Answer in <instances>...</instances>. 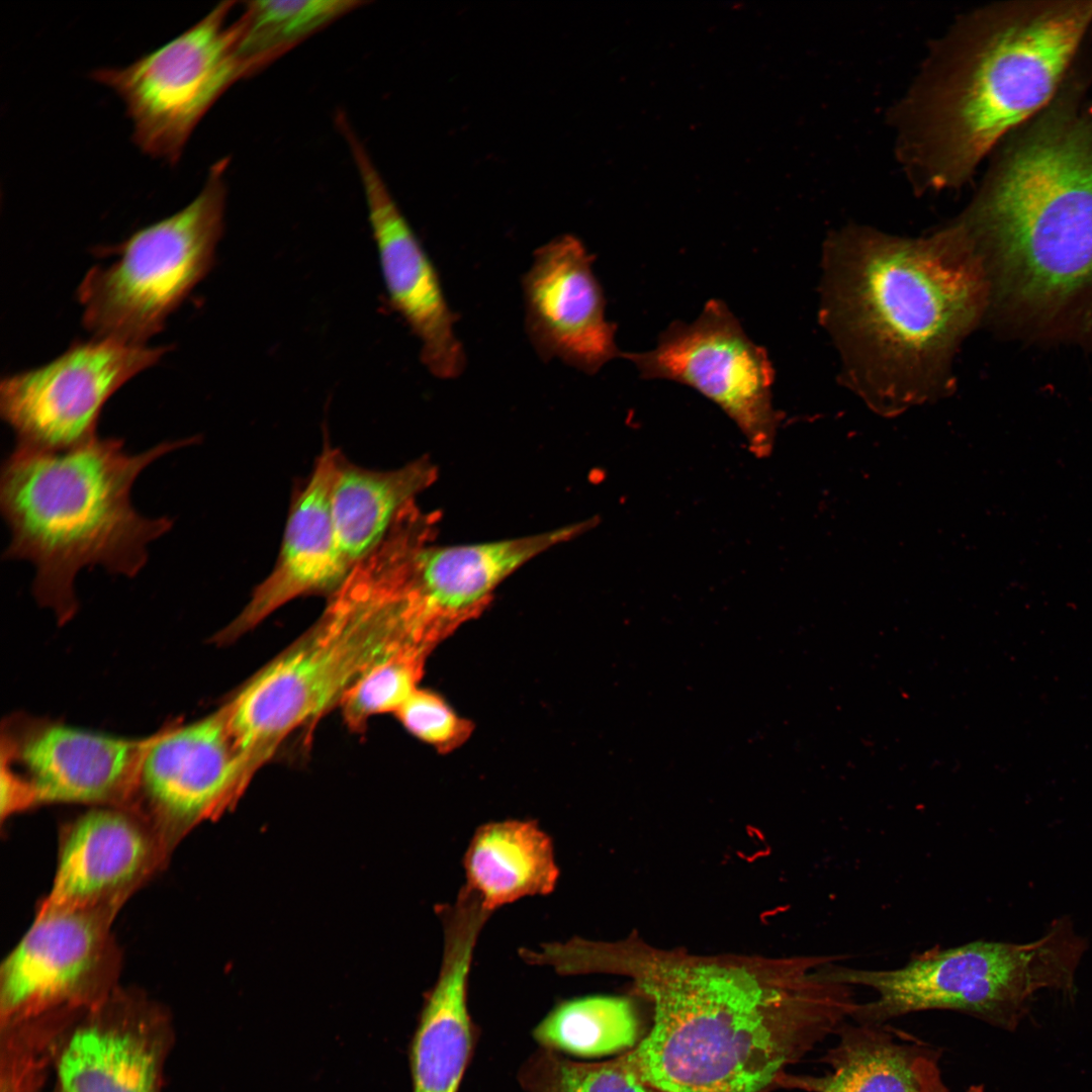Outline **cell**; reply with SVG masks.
<instances>
[{
    "label": "cell",
    "mask_w": 1092,
    "mask_h": 1092,
    "mask_svg": "<svg viewBox=\"0 0 1092 1092\" xmlns=\"http://www.w3.org/2000/svg\"><path fill=\"white\" fill-rule=\"evenodd\" d=\"M622 357L642 378L676 381L712 400L756 457L772 451L780 423L771 400L774 370L766 351L748 338L724 301L709 300L690 324L671 323L653 350Z\"/></svg>",
    "instance_id": "obj_10"
},
{
    "label": "cell",
    "mask_w": 1092,
    "mask_h": 1092,
    "mask_svg": "<svg viewBox=\"0 0 1092 1092\" xmlns=\"http://www.w3.org/2000/svg\"><path fill=\"white\" fill-rule=\"evenodd\" d=\"M466 885L490 914L521 898L551 893L559 870L550 837L534 821L480 826L464 855Z\"/></svg>",
    "instance_id": "obj_21"
},
{
    "label": "cell",
    "mask_w": 1092,
    "mask_h": 1092,
    "mask_svg": "<svg viewBox=\"0 0 1092 1092\" xmlns=\"http://www.w3.org/2000/svg\"><path fill=\"white\" fill-rule=\"evenodd\" d=\"M593 262L583 243L565 234L534 252L522 278L526 334L538 356L588 375L623 355Z\"/></svg>",
    "instance_id": "obj_16"
},
{
    "label": "cell",
    "mask_w": 1092,
    "mask_h": 1092,
    "mask_svg": "<svg viewBox=\"0 0 1092 1092\" xmlns=\"http://www.w3.org/2000/svg\"><path fill=\"white\" fill-rule=\"evenodd\" d=\"M364 4L352 0L246 2L239 17L242 25L240 54L258 71Z\"/></svg>",
    "instance_id": "obj_25"
},
{
    "label": "cell",
    "mask_w": 1092,
    "mask_h": 1092,
    "mask_svg": "<svg viewBox=\"0 0 1092 1092\" xmlns=\"http://www.w3.org/2000/svg\"><path fill=\"white\" fill-rule=\"evenodd\" d=\"M235 4H217L129 65L90 72L92 80L123 102L132 124L131 140L144 154L176 165L211 106L237 81L257 72L240 54V19L228 23Z\"/></svg>",
    "instance_id": "obj_9"
},
{
    "label": "cell",
    "mask_w": 1092,
    "mask_h": 1092,
    "mask_svg": "<svg viewBox=\"0 0 1092 1092\" xmlns=\"http://www.w3.org/2000/svg\"><path fill=\"white\" fill-rule=\"evenodd\" d=\"M822 317L853 386L894 411L945 385L958 342L991 296L964 222L927 239L849 229L828 242Z\"/></svg>",
    "instance_id": "obj_2"
},
{
    "label": "cell",
    "mask_w": 1092,
    "mask_h": 1092,
    "mask_svg": "<svg viewBox=\"0 0 1092 1092\" xmlns=\"http://www.w3.org/2000/svg\"><path fill=\"white\" fill-rule=\"evenodd\" d=\"M171 852L140 811L95 807L63 827L53 885L38 906L118 913Z\"/></svg>",
    "instance_id": "obj_17"
},
{
    "label": "cell",
    "mask_w": 1092,
    "mask_h": 1092,
    "mask_svg": "<svg viewBox=\"0 0 1092 1092\" xmlns=\"http://www.w3.org/2000/svg\"><path fill=\"white\" fill-rule=\"evenodd\" d=\"M144 743L57 722L15 719L3 735L1 777L19 787L32 807H129Z\"/></svg>",
    "instance_id": "obj_15"
},
{
    "label": "cell",
    "mask_w": 1092,
    "mask_h": 1092,
    "mask_svg": "<svg viewBox=\"0 0 1092 1092\" xmlns=\"http://www.w3.org/2000/svg\"><path fill=\"white\" fill-rule=\"evenodd\" d=\"M646 1031L634 1003L622 996H585L557 1004L534 1028L539 1048L578 1058L622 1055Z\"/></svg>",
    "instance_id": "obj_24"
},
{
    "label": "cell",
    "mask_w": 1092,
    "mask_h": 1092,
    "mask_svg": "<svg viewBox=\"0 0 1092 1092\" xmlns=\"http://www.w3.org/2000/svg\"><path fill=\"white\" fill-rule=\"evenodd\" d=\"M518 1081L524 1092H662L643 1077L631 1051L581 1062L538 1048L520 1066Z\"/></svg>",
    "instance_id": "obj_26"
},
{
    "label": "cell",
    "mask_w": 1092,
    "mask_h": 1092,
    "mask_svg": "<svg viewBox=\"0 0 1092 1092\" xmlns=\"http://www.w3.org/2000/svg\"><path fill=\"white\" fill-rule=\"evenodd\" d=\"M169 350L93 337L75 341L47 364L3 378L0 413L15 445L65 450L98 437L107 400Z\"/></svg>",
    "instance_id": "obj_11"
},
{
    "label": "cell",
    "mask_w": 1092,
    "mask_h": 1092,
    "mask_svg": "<svg viewBox=\"0 0 1092 1092\" xmlns=\"http://www.w3.org/2000/svg\"><path fill=\"white\" fill-rule=\"evenodd\" d=\"M1092 24V0L980 9L941 41L901 105V149L923 186L962 183L1053 98Z\"/></svg>",
    "instance_id": "obj_3"
},
{
    "label": "cell",
    "mask_w": 1092,
    "mask_h": 1092,
    "mask_svg": "<svg viewBox=\"0 0 1092 1092\" xmlns=\"http://www.w3.org/2000/svg\"><path fill=\"white\" fill-rule=\"evenodd\" d=\"M197 437L163 441L139 453L116 437H96L65 450L15 445L0 473V508L10 532L7 560L33 565L32 593L60 623L77 611L75 579L101 566L125 577L149 560V545L174 525L142 515L131 502L140 474Z\"/></svg>",
    "instance_id": "obj_5"
},
{
    "label": "cell",
    "mask_w": 1092,
    "mask_h": 1092,
    "mask_svg": "<svg viewBox=\"0 0 1092 1092\" xmlns=\"http://www.w3.org/2000/svg\"><path fill=\"white\" fill-rule=\"evenodd\" d=\"M881 1025L842 1023L836 1044L822 1062V1075L785 1073L777 1088L805 1092H920L915 1071L917 1059L930 1050L898 1030Z\"/></svg>",
    "instance_id": "obj_22"
},
{
    "label": "cell",
    "mask_w": 1092,
    "mask_h": 1092,
    "mask_svg": "<svg viewBox=\"0 0 1092 1092\" xmlns=\"http://www.w3.org/2000/svg\"><path fill=\"white\" fill-rule=\"evenodd\" d=\"M427 657L422 652L401 653L362 675L340 702L347 726L356 732L363 731L372 716L395 714L419 688Z\"/></svg>",
    "instance_id": "obj_27"
},
{
    "label": "cell",
    "mask_w": 1092,
    "mask_h": 1092,
    "mask_svg": "<svg viewBox=\"0 0 1092 1092\" xmlns=\"http://www.w3.org/2000/svg\"><path fill=\"white\" fill-rule=\"evenodd\" d=\"M440 915L443 960L411 1043L413 1092H458L477 1039L467 1004L468 978L477 936L489 913L474 894L461 889Z\"/></svg>",
    "instance_id": "obj_18"
},
{
    "label": "cell",
    "mask_w": 1092,
    "mask_h": 1092,
    "mask_svg": "<svg viewBox=\"0 0 1092 1092\" xmlns=\"http://www.w3.org/2000/svg\"><path fill=\"white\" fill-rule=\"evenodd\" d=\"M58 1076L61 1092H157V1053L134 1031L92 1024L71 1036Z\"/></svg>",
    "instance_id": "obj_23"
},
{
    "label": "cell",
    "mask_w": 1092,
    "mask_h": 1092,
    "mask_svg": "<svg viewBox=\"0 0 1092 1092\" xmlns=\"http://www.w3.org/2000/svg\"><path fill=\"white\" fill-rule=\"evenodd\" d=\"M403 727L438 752L447 753L465 743L474 726L459 717L436 693L417 689L395 713Z\"/></svg>",
    "instance_id": "obj_28"
},
{
    "label": "cell",
    "mask_w": 1092,
    "mask_h": 1092,
    "mask_svg": "<svg viewBox=\"0 0 1092 1092\" xmlns=\"http://www.w3.org/2000/svg\"><path fill=\"white\" fill-rule=\"evenodd\" d=\"M337 125L362 183L389 303L419 341L427 370L439 379H455L466 367V355L456 334L458 315L448 302L439 272L347 117H341Z\"/></svg>",
    "instance_id": "obj_13"
},
{
    "label": "cell",
    "mask_w": 1092,
    "mask_h": 1092,
    "mask_svg": "<svg viewBox=\"0 0 1092 1092\" xmlns=\"http://www.w3.org/2000/svg\"><path fill=\"white\" fill-rule=\"evenodd\" d=\"M339 450L325 446L304 486L295 494L275 565L237 618L214 639L235 640L273 612L302 596L333 594L352 566L340 550L332 515V485Z\"/></svg>",
    "instance_id": "obj_19"
},
{
    "label": "cell",
    "mask_w": 1092,
    "mask_h": 1092,
    "mask_svg": "<svg viewBox=\"0 0 1092 1092\" xmlns=\"http://www.w3.org/2000/svg\"><path fill=\"white\" fill-rule=\"evenodd\" d=\"M391 530H393V531H394V532L396 533V536H397V539H398V544H399V560H400V541H399V536H398V532H397V530H396V529H395L394 527H393V528H392ZM400 569H401V568H400ZM401 575H402V574H401ZM402 580H403V579H402ZM403 584H404V583H403ZM405 590H406V589H405ZM407 597H408V596H407ZM408 600H410V599H408ZM411 605H412V604H411ZM412 608H413V606H412ZM413 610H414V609H413ZM414 612H415V611H414ZM416 615H417V614H416ZM417 617H418V616H417ZM420 622H421V621H420ZM424 629H425V628H424ZM425 631H426V630H425ZM426 633H427V632H426ZM427 635H428V634H427ZM428 637H429V636H428ZM429 639H430V638H429ZM431 642H432V641H431ZM433 645H434V644H433ZM434 646H435V645H434ZM435 647H436V646H435Z\"/></svg>",
    "instance_id": "obj_30"
},
{
    "label": "cell",
    "mask_w": 1092,
    "mask_h": 1092,
    "mask_svg": "<svg viewBox=\"0 0 1092 1092\" xmlns=\"http://www.w3.org/2000/svg\"><path fill=\"white\" fill-rule=\"evenodd\" d=\"M330 596L317 621L222 706L247 787L291 733L340 704L373 666L432 651L382 548Z\"/></svg>",
    "instance_id": "obj_6"
},
{
    "label": "cell",
    "mask_w": 1092,
    "mask_h": 1092,
    "mask_svg": "<svg viewBox=\"0 0 1092 1092\" xmlns=\"http://www.w3.org/2000/svg\"><path fill=\"white\" fill-rule=\"evenodd\" d=\"M1083 943L1060 921L1040 939L1024 944L972 941L913 956L904 966L868 970L827 963L829 981L872 989L875 998L857 1003L850 1018L881 1025L919 1011L951 1010L1013 1030L1030 997L1043 988L1070 991Z\"/></svg>",
    "instance_id": "obj_7"
},
{
    "label": "cell",
    "mask_w": 1092,
    "mask_h": 1092,
    "mask_svg": "<svg viewBox=\"0 0 1092 1092\" xmlns=\"http://www.w3.org/2000/svg\"><path fill=\"white\" fill-rule=\"evenodd\" d=\"M229 163H214L182 209L119 244L96 249L98 255L119 257L90 268L77 289L83 325L93 337L146 345L209 273L224 228Z\"/></svg>",
    "instance_id": "obj_8"
},
{
    "label": "cell",
    "mask_w": 1092,
    "mask_h": 1092,
    "mask_svg": "<svg viewBox=\"0 0 1092 1092\" xmlns=\"http://www.w3.org/2000/svg\"><path fill=\"white\" fill-rule=\"evenodd\" d=\"M116 914L38 906L32 924L2 963V1013L32 1014L104 990L121 964L111 930Z\"/></svg>",
    "instance_id": "obj_14"
},
{
    "label": "cell",
    "mask_w": 1092,
    "mask_h": 1092,
    "mask_svg": "<svg viewBox=\"0 0 1092 1092\" xmlns=\"http://www.w3.org/2000/svg\"><path fill=\"white\" fill-rule=\"evenodd\" d=\"M938 1051L930 1049L920 1056L915 1065L920 1092H950L944 1084L938 1065ZM965 1092H984L983 1085H972Z\"/></svg>",
    "instance_id": "obj_29"
},
{
    "label": "cell",
    "mask_w": 1092,
    "mask_h": 1092,
    "mask_svg": "<svg viewBox=\"0 0 1092 1092\" xmlns=\"http://www.w3.org/2000/svg\"><path fill=\"white\" fill-rule=\"evenodd\" d=\"M963 222L1014 320L1043 335H1092V121L1060 112L1038 121Z\"/></svg>",
    "instance_id": "obj_4"
},
{
    "label": "cell",
    "mask_w": 1092,
    "mask_h": 1092,
    "mask_svg": "<svg viewBox=\"0 0 1092 1092\" xmlns=\"http://www.w3.org/2000/svg\"><path fill=\"white\" fill-rule=\"evenodd\" d=\"M838 960L764 964L655 954L639 963L621 943H608L600 965L631 976L652 1004V1024L631 1050L648 1082L662 1092H769L851 1016L852 987L818 972Z\"/></svg>",
    "instance_id": "obj_1"
},
{
    "label": "cell",
    "mask_w": 1092,
    "mask_h": 1092,
    "mask_svg": "<svg viewBox=\"0 0 1092 1092\" xmlns=\"http://www.w3.org/2000/svg\"><path fill=\"white\" fill-rule=\"evenodd\" d=\"M245 791L220 707L145 739L129 807L153 823L172 851L194 827L234 808Z\"/></svg>",
    "instance_id": "obj_12"
},
{
    "label": "cell",
    "mask_w": 1092,
    "mask_h": 1092,
    "mask_svg": "<svg viewBox=\"0 0 1092 1092\" xmlns=\"http://www.w3.org/2000/svg\"><path fill=\"white\" fill-rule=\"evenodd\" d=\"M438 477L422 457L390 470L358 466L338 453L332 485V515L341 552L353 567L373 551L420 493Z\"/></svg>",
    "instance_id": "obj_20"
}]
</instances>
